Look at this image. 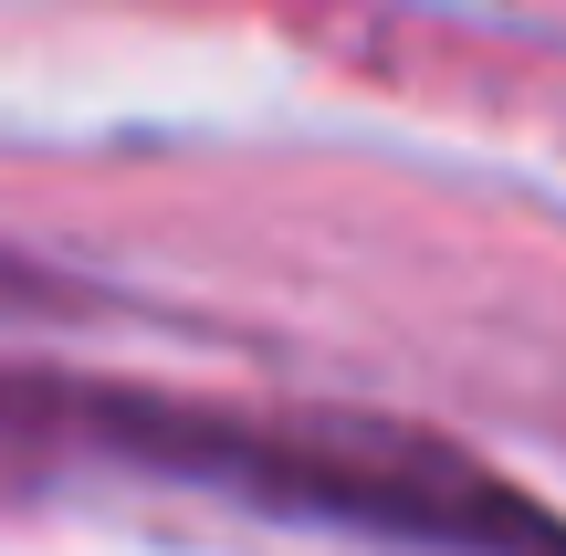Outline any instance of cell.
Returning a JSON list of instances; mask_svg holds the SVG:
<instances>
[{"label": "cell", "instance_id": "obj_1", "mask_svg": "<svg viewBox=\"0 0 566 556\" xmlns=\"http://www.w3.org/2000/svg\"><path fill=\"white\" fill-rule=\"evenodd\" d=\"M0 441L21 452H95L158 483H200L283 525H336L378 546L430 556H566V515L514 494L441 431L399 420H325V410H200V399H147V389H74V378H21L0 368Z\"/></svg>", "mask_w": 566, "mask_h": 556}]
</instances>
